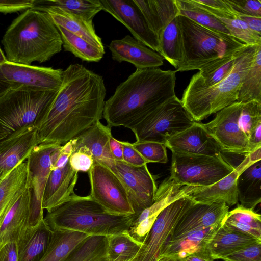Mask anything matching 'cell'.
Instances as JSON below:
<instances>
[{"mask_svg":"<svg viewBox=\"0 0 261 261\" xmlns=\"http://www.w3.org/2000/svg\"><path fill=\"white\" fill-rule=\"evenodd\" d=\"M106 94L101 75L70 64L63 70L61 85L38 128L40 144L62 145L100 121Z\"/></svg>","mask_w":261,"mask_h":261,"instance_id":"1","label":"cell"},{"mask_svg":"<svg viewBox=\"0 0 261 261\" xmlns=\"http://www.w3.org/2000/svg\"><path fill=\"white\" fill-rule=\"evenodd\" d=\"M176 70L137 69L105 102L107 125L131 129L150 112L176 95Z\"/></svg>","mask_w":261,"mask_h":261,"instance_id":"2","label":"cell"},{"mask_svg":"<svg viewBox=\"0 0 261 261\" xmlns=\"http://www.w3.org/2000/svg\"><path fill=\"white\" fill-rule=\"evenodd\" d=\"M2 43L8 61L27 65L46 62L62 48L60 34L49 15L34 8L13 21Z\"/></svg>","mask_w":261,"mask_h":261,"instance_id":"3","label":"cell"},{"mask_svg":"<svg viewBox=\"0 0 261 261\" xmlns=\"http://www.w3.org/2000/svg\"><path fill=\"white\" fill-rule=\"evenodd\" d=\"M134 218V215L112 214L89 195L82 196L74 193L65 202L47 212L44 220L51 230L109 237L128 230Z\"/></svg>","mask_w":261,"mask_h":261,"instance_id":"4","label":"cell"},{"mask_svg":"<svg viewBox=\"0 0 261 261\" xmlns=\"http://www.w3.org/2000/svg\"><path fill=\"white\" fill-rule=\"evenodd\" d=\"M182 61L177 71H210L223 64L247 45L230 34L204 27L178 15Z\"/></svg>","mask_w":261,"mask_h":261,"instance_id":"5","label":"cell"},{"mask_svg":"<svg viewBox=\"0 0 261 261\" xmlns=\"http://www.w3.org/2000/svg\"><path fill=\"white\" fill-rule=\"evenodd\" d=\"M256 46L246 45L240 50L232 70L219 83L208 87L188 85L181 101L195 121L204 119L237 101L243 79L252 61Z\"/></svg>","mask_w":261,"mask_h":261,"instance_id":"6","label":"cell"},{"mask_svg":"<svg viewBox=\"0 0 261 261\" xmlns=\"http://www.w3.org/2000/svg\"><path fill=\"white\" fill-rule=\"evenodd\" d=\"M224 153L243 156L251 154L249 139L261 125V101H236L218 112L204 124Z\"/></svg>","mask_w":261,"mask_h":261,"instance_id":"7","label":"cell"},{"mask_svg":"<svg viewBox=\"0 0 261 261\" xmlns=\"http://www.w3.org/2000/svg\"><path fill=\"white\" fill-rule=\"evenodd\" d=\"M58 91L11 89L0 97V141L28 127L38 129Z\"/></svg>","mask_w":261,"mask_h":261,"instance_id":"8","label":"cell"},{"mask_svg":"<svg viewBox=\"0 0 261 261\" xmlns=\"http://www.w3.org/2000/svg\"><path fill=\"white\" fill-rule=\"evenodd\" d=\"M194 122L181 100L175 95L150 112L130 130L137 142L165 144L169 139L188 128Z\"/></svg>","mask_w":261,"mask_h":261,"instance_id":"9","label":"cell"},{"mask_svg":"<svg viewBox=\"0 0 261 261\" xmlns=\"http://www.w3.org/2000/svg\"><path fill=\"white\" fill-rule=\"evenodd\" d=\"M172 154L169 177L181 186L212 185L229 174L236 167L223 156Z\"/></svg>","mask_w":261,"mask_h":261,"instance_id":"10","label":"cell"},{"mask_svg":"<svg viewBox=\"0 0 261 261\" xmlns=\"http://www.w3.org/2000/svg\"><path fill=\"white\" fill-rule=\"evenodd\" d=\"M90 196L109 212L134 215L126 190L119 176L103 163L94 160L88 172Z\"/></svg>","mask_w":261,"mask_h":261,"instance_id":"11","label":"cell"},{"mask_svg":"<svg viewBox=\"0 0 261 261\" xmlns=\"http://www.w3.org/2000/svg\"><path fill=\"white\" fill-rule=\"evenodd\" d=\"M196 202L188 196H186L173 201L163 209L132 261H158L176 223Z\"/></svg>","mask_w":261,"mask_h":261,"instance_id":"12","label":"cell"},{"mask_svg":"<svg viewBox=\"0 0 261 261\" xmlns=\"http://www.w3.org/2000/svg\"><path fill=\"white\" fill-rule=\"evenodd\" d=\"M61 146L57 144H40L32 149L27 160L28 187L32 191L29 227L36 226L44 219L43 193L51 170L53 153Z\"/></svg>","mask_w":261,"mask_h":261,"instance_id":"13","label":"cell"},{"mask_svg":"<svg viewBox=\"0 0 261 261\" xmlns=\"http://www.w3.org/2000/svg\"><path fill=\"white\" fill-rule=\"evenodd\" d=\"M63 70L14 63L7 61L0 66V81L10 89L53 91L60 88Z\"/></svg>","mask_w":261,"mask_h":261,"instance_id":"14","label":"cell"},{"mask_svg":"<svg viewBox=\"0 0 261 261\" xmlns=\"http://www.w3.org/2000/svg\"><path fill=\"white\" fill-rule=\"evenodd\" d=\"M115 166L134 211V219L153 203L158 189L156 177L150 172L147 164L135 166L115 161Z\"/></svg>","mask_w":261,"mask_h":261,"instance_id":"15","label":"cell"},{"mask_svg":"<svg viewBox=\"0 0 261 261\" xmlns=\"http://www.w3.org/2000/svg\"><path fill=\"white\" fill-rule=\"evenodd\" d=\"M191 186L175 183L169 177L157 189L153 203L133 219L128 230L129 235L142 244L161 211L173 201L187 196Z\"/></svg>","mask_w":261,"mask_h":261,"instance_id":"16","label":"cell"},{"mask_svg":"<svg viewBox=\"0 0 261 261\" xmlns=\"http://www.w3.org/2000/svg\"><path fill=\"white\" fill-rule=\"evenodd\" d=\"M261 160V148L245 156L229 174L217 182L203 187L192 186L188 196L197 202L225 203L232 206L238 203L237 179L247 167Z\"/></svg>","mask_w":261,"mask_h":261,"instance_id":"17","label":"cell"},{"mask_svg":"<svg viewBox=\"0 0 261 261\" xmlns=\"http://www.w3.org/2000/svg\"><path fill=\"white\" fill-rule=\"evenodd\" d=\"M102 10L125 26L133 37L159 53L158 36L149 27L134 0H100Z\"/></svg>","mask_w":261,"mask_h":261,"instance_id":"18","label":"cell"},{"mask_svg":"<svg viewBox=\"0 0 261 261\" xmlns=\"http://www.w3.org/2000/svg\"><path fill=\"white\" fill-rule=\"evenodd\" d=\"M165 145L172 152L224 156L204 124L196 121L169 139Z\"/></svg>","mask_w":261,"mask_h":261,"instance_id":"19","label":"cell"},{"mask_svg":"<svg viewBox=\"0 0 261 261\" xmlns=\"http://www.w3.org/2000/svg\"><path fill=\"white\" fill-rule=\"evenodd\" d=\"M229 206L225 203L196 202L176 223L167 241H173L196 230L214 226L223 221Z\"/></svg>","mask_w":261,"mask_h":261,"instance_id":"20","label":"cell"},{"mask_svg":"<svg viewBox=\"0 0 261 261\" xmlns=\"http://www.w3.org/2000/svg\"><path fill=\"white\" fill-rule=\"evenodd\" d=\"M39 144L38 129L33 126L0 141V179L27 160L32 149Z\"/></svg>","mask_w":261,"mask_h":261,"instance_id":"21","label":"cell"},{"mask_svg":"<svg viewBox=\"0 0 261 261\" xmlns=\"http://www.w3.org/2000/svg\"><path fill=\"white\" fill-rule=\"evenodd\" d=\"M78 176L79 172L71 168L69 160L52 164L43 193V209L49 212L69 199L74 194Z\"/></svg>","mask_w":261,"mask_h":261,"instance_id":"22","label":"cell"},{"mask_svg":"<svg viewBox=\"0 0 261 261\" xmlns=\"http://www.w3.org/2000/svg\"><path fill=\"white\" fill-rule=\"evenodd\" d=\"M108 48L113 60L132 63L136 69L158 68L164 64V58L159 53L128 35L112 40Z\"/></svg>","mask_w":261,"mask_h":261,"instance_id":"23","label":"cell"},{"mask_svg":"<svg viewBox=\"0 0 261 261\" xmlns=\"http://www.w3.org/2000/svg\"><path fill=\"white\" fill-rule=\"evenodd\" d=\"M112 136L111 128L98 121L74 138L73 151L81 147L86 149L94 160L106 165L117 174L115 160L109 147Z\"/></svg>","mask_w":261,"mask_h":261,"instance_id":"24","label":"cell"},{"mask_svg":"<svg viewBox=\"0 0 261 261\" xmlns=\"http://www.w3.org/2000/svg\"><path fill=\"white\" fill-rule=\"evenodd\" d=\"M31 198L32 191L28 186L4 216L0 222V247L17 242L28 226Z\"/></svg>","mask_w":261,"mask_h":261,"instance_id":"25","label":"cell"},{"mask_svg":"<svg viewBox=\"0 0 261 261\" xmlns=\"http://www.w3.org/2000/svg\"><path fill=\"white\" fill-rule=\"evenodd\" d=\"M33 8L47 13L55 25L60 26L89 43L105 49L101 38L97 35L92 21L56 6L37 5Z\"/></svg>","mask_w":261,"mask_h":261,"instance_id":"26","label":"cell"},{"mask_svg":"<svg viewBox=\"0 0 261 261\" xmlns=\"http://www.w3.org/2000/svg\"><path fill=\"white\" fill-rule=\"evenodd\" d=\"M52 233L44 219L36 226H27L16 242L17 261H40L47 251Z\"/></svg>","mask_w":261,"mask_h":261,"instance_id":"27","label":"cell"},{"mask_svg":"<svg viewBox=\"0 0 261 261\" xmlns=\"http://www.w3.org/2000/svg\"><path fill=\"white\" fill-rule=\"evenodd\" d=\"M224 221L210 227L190 232L177 239L167 241L161 257L168 256L181 260L193 253L204 250L206 245Z\"/></svg>","mask_w":261,"mask_h":261,"instance_id":"28","label":"cell"},{"mask_svg":"<svg viewBox=\"0 0 261 261\" xmlns=\"http://www.w3.org/2000/svg\"><path fill=\"white\" fill-rule=\"evenodd\" d=\"M259 241L261 240L230 228L224 221L207 243L204 250L210 254L213 260L222 259L223 257Z\"/></svg>","mask_w":261,"mask_h":261,"instance_id":"29","label":"cell"},{"mask_svg":"<svg viewBox=\"0 0 261 261\" xmlns=\"http://www.w3.org/2000/svg\"><path fill=\"white\" fill-rule=\"evenodd\" d=\"M150 29L159 37L161 31L178 15L175 0H134Z\"/></svg>","mask_w":261,"mask_h":261,"instance_id":"30","label":"cell"},{"mask_svg":"<svg viewBox=\"0 0 261 261\" xmlns=\"http://www.w3.org/2000/svg\"><path fill=\"white\" fill-rule=\"evenodd\" d=\"M28 186L27 162L21 163L0 179V222Z\"/></svg>","mask_w":261,"mask_h":261,"instance_id":"31","label":"cell"},{"mask_svg":"<svg viewBox=\"0 0 261 261\" xmlns=\"http://www.w3.org/2000/svg\"><path fill=\"white\" fill-rule=\"evenodd\" d=\"M237 185L240 205L254 210L261 202V160L253 163L240 174Z\"/></svg>","mask_w":261,"mask_h":261,"instance_id":"32","label":"cell"},{"mask_svg":"<svg viewBox=\"0 0 261 261\" xmlns=\"http://www.w3.org/2000/svg\"><path fill=\"white\" fill-rule=\"evenodd\" d=\"M159 54L176 70L182 61L181 33L178 15L161 31L159 35Z\"/></svg>","mask_w":261,"mask_h":261,"instance_id":"33","label":"cell"},{"mask_svg":"<svg viewBox=\"0 0 261 261\" xmlns=\"http://www.w3.org/2000/svg\"><path fill=\"white\" fill-rule=\"evenodd\" d=\"M47 251L40 261H64L73 248L89 235L69 230H52Z\"/></svg>","mask_w":261,"mask_h":261,"instance_id":"34","label":"cell"},{"mask_svg":"<svg viewBox=\"0 0 261 261\" xmlns=\"http://www.w3.org/2000/svg\"><path fill=\"white\" fill-rule=\"evenodd\" d=\"M224 223L230 228L261 240V216L240 204L229 211Z\"/></svg>","mask_w":261,"mask_h":261,"instance_id":"35","label":"cell"},{"mask_svg":"<svg viewBox=\"0 0 261 261\" xmlns=\"http://www.w3.org/2000/svg\"><path fill=\"white\" fill-rule=\"evenodd\" d=\"M108 237L89 236L78 244L64 261H109Z\"/></svg>","mask_w":261,"mask_h":261,"instance_id":"36","label":"cell"},{"mask_svg":"<svg viewBox=\"0 0 261 261\" xmlns=\"http://www.w3.org/2000/svg\"><path fill=\"white\" fill-rule=\"evenodd\" d=\"M261 101V44L256 45L250 67L243 79L237 101Z\"/></svg>","mask_w":261,"mask_h":261,"instance_id":"37","label":"cell"},{"mask_svg":"<svg viewBox=\"0 0 261 261\" xmlns=\"http://www.w3.org/2000/svg\"><path fill=\"white\" fill-rule=\"evenodd\" d=\"M56 26L60 34L65 51H69L76 57L87 62H97L103 58L105 49L89 43L60 26Z\"/></svg>","mask_w":261,"mask_h":261,"instance_id":"38","label":"cell"},{"mask_svg":"<svg viewBox=\"0 0 261 261\" xmlns=\"http://www.w3.org/2000/svg\"><path fill=\"white\" fill-rule=\"evenodd\" d=\"M107 237L109 261H132L142 245L129 235L128 230Z\"/></svg>","mask_w":261,"mask_h":261,"instance_id":"39","label":"cell"},{"mask_svg":"<svg viewBox=\"0 0 261 261\" xmlns=\"http://www.w3.org/2000/svg\"><path fill=\"white\" fill-rule=\"evenodd\" d=\"M175 1L178 9V15L185 16L206 28L230 34L221 21L198 7L192 0H175Z\"/></svg>","mask_w":261,"mask_h":261,"instance_id":"40","label":"cell"},{"mask_svg":"<svg viewBox=\"0 0 261 261\" xmlns=\"http://www.w3.org/2000/svg\"><path fill=\"white\" fill-rule=\"evenodd\" d=\"M37 5L56 6L89 21H92L94 17L102 10L100 0L37 1Z\"/></svg>","mask_w":261,"mask_h":261,"instance_id":"41","label":"cell"},{"mask_svg":"<svg viewBox=\"0 0 261 261\" xmlns=\"http://www.w3.org/2000/svg\"><path fill=\"white\" fill-rule=\"evenodd\" d=\"M240 51V50L223 64L213 69L206 72L199 71L194 74L190 79L189 84L208 87L223 81L232 70Z\"/></svg>","mask_w":261,"mask_h":261,"instance_id":"42","label":"cell"},{"mask_svg":"<svg viewBox=\"0 0 261 261\" xmlns=\"http://www.w3.org/2000/svg\"><path fill=\"white\" fill-rule=\"evenodd\" d=\"M225 26L230 34L247 45L261 44V35L252 31L242 20L237 18H217Z\"/></svg>","mask_w":261,"mask_h":261,"instance_id":"43","label":"cell"},{"mask_svg":"<svg viewBox=\"0 0 261 261\" xmlns=\"http://www.w3.org/2000/svg\"><path fill=\"white\" fill-rule=\"evenodd\" d=\"M132 145L147 163H166L168 161L167 147L163 143L149 141H136L132 143Z\"/></svg>","mask_w":261,"mask_h":261,"instance_id":"44","label":"cell"},{"mask_svg":"<svg viewBox=\"0 0 261 261\" xmlns=\"http://www.w3.org/2000/svg\"><path fill=\"white\" fill-rule=\"evenodd\" d=\"M192 1L198 7L216 18H236V13L227 0Z\"/></svg>","mask_w":261,"mask_h":261,"instance_id":"45","label":"cell"},{"mask_svg":"<svg viewBox=\"0 0 261 261\" xmlns=\"http://www.w3.org/2000/svg\"><path fill=\"white\" fill-rule=\"evenodd\" d=\"M222 259L224 261H261V241L248 245Z\"/></svg>","mask_w":261,"mask_h":261,"instance_id":"46","label":"cell"},{"mask_svg":"<svg viewBox=\"0 0 261 261\" xmlns=\"http://www.w3.org/2000/svg\"><path fill=\"white\" fill-rule=\"evenodd\" d=\"M69 161L74 170L78 172H88L93 164L94 159L88 150L81 147L72 152Z\"/></svg>","mask_w":261,"mask_h":261,"instance_id":"47","label":"cell"},{"mask_svg":"<svg viewBox=\"0 0 261 261\" xmlns=\"http://www.w3.org/2000/svg\"><path fill=\"white\" fill-rule=\"evenodd\" d=\"M236 14L261 18V0H227Z\"/></svg>","mask_w":261,"mask_h":261,"instance_id":"48","label":"cell"},{"mask_svg":"<svg viewBox=\"0 0 261 261\" xmlns=\"http://www.w3.org/2000/svg\"><path fill=\"white\" fill-rule=\"evenodd\" d=\"M36 4L35 0H0V12L7 14L27 10L33 8Z\"/></svg>","mask_w":261,"mask_h":261,"instance_id":"49","label":"cell"},{"mask_svg":"<svg viewBox=\"0 0 261 261\" xmlns=\"http://www.w3.org/2000/svg\"><path fill=\"white\" fill-rule=\"evenodd\" d=\"M120 142L122 146L124 162L135 166H142L147 164L141 154L132 146L131 143L122 141H120Z\"/></svg>","mask_w":261,"mask_h":261,"instance_id":"50","label":"cell"},{"mask_svg":"<svg viewBox=\"0 0 261 261\" xmlns=\"http://www.w3.org/2000/svg\"><path fill=\"white\" fill-rule=\"evenodd\" d=\"M17 244L15 242L5 244L0 247V261H17Z\"/></svg>","mask_w":261,"mask_h":261,"instance_id":"51","label":"cell"},{"mask_svg":"<svg viewBox=\"0 0 261 261\" xmlns=\"http://www.w3.org/2000/svg\"><path fill=\"white\" fill-rule=\"evenodd\" d=\"M236 16L244 21L252 31L261 35V18L242 14H236Z\"/></svg>","mask_w":261,"mask_h":261,"instance_id":"52","label":"cell"},{"mask_svg":"<svg viewBox=\"0 0 261 261\" xmlns=\"http://www.w3.org/2000/svg\"><path fill=\"white\" fill-rule=\"evenodd\" d=\"M109 147L111 153L115 161H123V148L120 141L112 136L109 140Z\"/></svg>","mask_w":261,"mask_h":261,"instance_id":"53","label":"cell"},{"mask_svg":"<svg viewBox=\"0 0 261 261\" xmlns=\"http://www.w3.org/2000/svg\"><path fill=\"white\" fill-rule=\"evenodd\" d=\"M180 261H214L210 254L202 250L193 253L182 259Z\"/></svg>","mask_w":261,"mask_h":261,"instance_id":"54","label":"cell"},{"mask_svg":"<svg viewBox=\"0 0 261 261\" xmlns=\"http://www.w3.org/2000/svg\"><path fill=\"white\" fill-rule=\"evenodd\" d=\"M10 90L11 89L7 84L0 81V97H1Z\"/></svg>","mask_w":261,"mask_h":261,"instance_id":"55","label":"cell"},{"mask_svg":"<svg viewBox=\"0 0 261 261\" xmlns=\"http://www.w3.org/2000/svg\"><path fill=\"white\" fill-rule=\"evenodd\" d=\"M7 61L6 56L0 48V66L3 65Z\"/></svg>","mask_w":261,"mask_h":261,"instance_id":"56","label":"cell"},{"mask_svg":"<svg viewBox=\"0 0 261 261\" xmlns=\"http://www.w3.org/2000/svg\"><path fill=\"white\" fill-rule=\"evenodd\" d=\"M158 261H180V260L171 257H161Z\"/></svg>","mask_w":261,"mask_h":261,"instance_id":"57","label":"cell"}]
</instances>
